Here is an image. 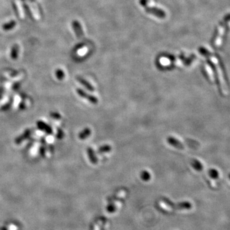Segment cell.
<instances>
[{
	"mask_svg": "<svg viewBox=\"0 0 230 230\" xmlns=\"http://www.w3.org/2000/svg\"><path fill=\"white\" fill-rule=\"evenodd\" d=\"M146 12L153 14L155 16L157 17L160 19H164L166 17V12L162 10L156 8V7H150V6H145Z\"/></svg>",
	"mask_w": 230,
	"mask_h": 230,
	"instance_id": "obj_1",
	"label": "cell"
},
{
	"mask_svg": "<svg viewBox=\"0 0 230 230\" xmlns=\"http://www.w3.org/2000/svg\"><path fill=\"white\" fill-rule=\"evenodd\" d=\"M77 93L79 95L80 97H81L82 98H86L88 101H90L91 103H92L93 104H97L98 103V98H97L95 96L91 95L90 94L86 93L85 91L78 88L77 90Z\"/></svg>",
	"mask_w": 230,
	"mask_h": 230,
	"instance_id": "obj_2",
	"label": "cell"
},
{
	"mask_svg": "<svg viewBox=\"0 0 230 230\" xmlns=\"http://www.w3.org/2000/svg\"><path fill=\"white\" fill-rule=\"evenodd\" d=\"M72 28L74 29L75 33L78 38H81L83 36V31L81 24L78 21H74L72 22Z\"/></svg>",
	"mask_w": 230,
	"mask_h": 230,
	"instance_id": "obj_3",
	"label": "cell"
},
{
	"mask_svg": "<svg viewBox=\"0 0 230 230\" xmlns=\"http://www.w3.org/2000/svg\"><path fill=\"white\" fill-rule=\"evenodd\" d=\"M167 141L170 145L173 146V147L177 148L178 149L183 150L184 149V146L182 144L180 141L177 140V139L174 138L173 137H167Z\"/></svg>",
	"mask_w": 230,
	"mask_h": 230,
	"instance_id": "obj_4",
	"label": "cell"
},
{
	"mask_svg": "<svg viewBox=\"0 0 230 230\" xmlns=\"http://www.w3.org/2000/svg\"><path fill=\"white\" fill-rule=\"evenodd\" d=\"M37 127H38V129L44 131V132H47V134H52L53 130L51 129V128L47 125V124L43 122L42 121H39L37 122Z\"/></svg>",
	"mask_w": 230,
	"mask_h": 230,
	"instance_id": "obj_5",
	"label": "cell"
},
{
	"mask_svg": "<svg viewBox=\"0 0 230 230\" xmlns=\"http://www.w3.org/2000/svg\"><path fill=\"white\" fill-rule=\"evenodd\" d=\"M77 80H78V81L79 82V83H81L82 85H83L86 88H87L88 90L92 91V92L94 91L95 89H94L93 86L91 85L90 83H89L87 81H86L85 79H84L83 78H81V77H78V78H77Z\"/></svg>",
	"mask_w": 230,
	"mask_h": 230,
	"instance_id": "obj_6",
	"label": "cell"
},
{
	"mask_svg": "<svg viewBox=\"0 0 230 230\" xmlns=\"http://www.w3.org/2000/svg\"><path fill=\"white\" fill-rule=\"evenodd\" d=\"M19 47L17 44H14L12 46L10 52V57L12 60L17 59L18 55H19Z\"/></svg>",
	"mask_w": 230,
	"mask_h": 230,
	"instance_id": "obj_7",
	"label": "cell"
},
{
	"mask_svg": "<svg viewBox=\"0 0 230 230\" xmlns=\"http://www.w3.org/2000/svg\"><path fill=\"white\" fill-rule=\"evenodd\" d=\"M87 152H88V155L89 159H90V160L91 161V162H92L94 164H96L98 162V159L96 157L93 150L92 148L89 147L87 150Z\"/></svg>",
	"mask_w": 230,
	"mask_h": 230,
	"instance_id": "obj_8",
	"label": "cell"
},
{
	"mask_svg": "<svg viewBox=\"0 0 230 230\" xmlns=\"http://www.w3.org/2000/svg\"><path fill=\"white\" fill-rule=\"evenodd\" d=\"M16 26V22L14 20H12L8 23L3 24L2 26V28L4 31H9L12 30L14 28H15Z\"/></svg>",
	"mask_w": 230,
	"mask_h": 230,
	"instance_id": "obj_9",
	"label": "cell"
},
{
	"mask_svg": "<svg viewBox=\"0 0 230 230\" xmlns=\"http://www.w3.org/2000/svg\"><path fill=\"white\" fill-rule=\"evenodd\" d=\"M90 134H91V130L89 129V128L86 127L79 133V137L80 140H85L87 137H88L90 136Z\"/></svg>",
	"mask_w": 230,
	"mask_h": 230,
	"instance_id": "obj_10",
	"label": "cell"
},
{
	"mask_svg": "<svg viewBox=\"0 0 230 230\" xmlns=\"http://www.w3.org/2000/svg\"><path fill=\"white\" fill-rule=\"evenodd\" d=\"M31 134V132L30 130L29 129H27L25 131V132H24V134L23 135H21V136L18 137L16 140H15V142L16 144H20L22 141H23L25 139H26L27 137H29V136H30Z\"/></svg>",
	"mask_w": 230,
	"mask_h": 230,
	"instance_id": "obj_11",
	"label": "cell"
},
{
	"mask_svg": "<svg viewBox=\"0 0 230 230\" xmlns=\"http://www.w3.org/2000/svg\"><path fill=\"white\" fill-rule=\"evenodd\" d=\"M191 166L194 167V169H196V171H202L203 169V165L202 164V163H201L199 160H196V159H193L191 162Z\"/></svg>",
	"mask_w": 230,
	"mask_h": 230,
	"instance_id": "obj_12",
	"label": "cell"
},
{
	"mask_svg": "<svg viewBox=\"0 0 230 230\" xmlns=\"http://www.w3.org/2000/svg\"><path fill=\"white\" fill-rule=\"evenodd\" d=\"M23 6L24 10V12L26 13V14L27 16L30 18V19H33V16L32 12H31V11L30 10V7H29V6L26 4V3H23Z\"/></svg>",
	"mask_w": 230,
	"mask_h": 230,
	"instance_id": "obj_13",
	"label": "cell"
},
{
	"mask_svg": "<svg viewBox=\"0 0 230 230\" xmlns=\"http://www.w3.org/2000/svg\"><path fill=\"white\" fill-rule=\"evenodd\" d=\"M112 150V148L110 145H104L102 147H100L99 149L98 150V153H107L111 152Z\"/></svg>",
	"mask_w": 230,
	"mask_h": 230,
	"instance_id": "obj_14",
	"label": "cell"
},
{
	"mask_svg": "<svg viewBox=\"0 0 230 230\" xmlns=\"http://www.w3.org/2000/svg\"><path fill=\"white\" fill-rule=\"evenodd\" d=\"M141 178L142 180L145 182H147L150 180V179L151 178V175L150 173L147 171H143L141 172Z\"/></svg>",
	"mask_w": 230,
	"mask_h": 230,
	"instance_id": "obj_15",
	"label": "cell"
},
{
	"mask_svg": "<svg viewBox=\"0 0 230 230\" xmlns=\"http://www.w3.org/2000/svg\"><path fill=\"white\" fill-rule=\"evenodd\" d=\"M56 76L58 80H63L65 78V73L63 70L60 68H58L56 70Z\"/></svg>",
	"mask_w": 230,
	"mask_h": 230,
	"instance_id": "obj_16",
	"label": "cell"
},
{
	"mask_svg": "<svg viewBox=\"0 0 230 230\" xmlns=\"http://www.w3.org/2000/svg\"><path fill=\"white\" fill-rule=\"evenodd\" d=\"M209 174L213 179H217L219 178V172L215 169H210L209 171Z\"/></svg>",
	"mask_w": 230,
	"mask_h": 230,
	"instance_id": "obj_17",
	"label": "cell"
},
{
	"mask_svg": "<svg viewBox=\"0 0 230 230\" xmlns=\"http://www.w3.org/2000/svg\"><path fill=\"white\" fill-rule=\"evenodd\" d=\"M51 116H52V117L54 119H57V120H59L61 118V116L59 114V113H55V112H53L51 113Z\"/></svg>",
	"mask_w": 230,
	"mask_h": 230,
	"instance_id": "obj_18",
	"label": "cell"
},
{
	"mask_svg": "<svg viewBox=\"0 0 230 230\" xmlns=\"http://www.w3.org/2000/svg\"><path fill=\"white\" fill-rule=\"evenodd\" d=\"M63 136H64V134H63V131H62L61 129H58V133L56 134V137L58 139H60V140H61V139L63 138Z\"/></svg>",
	"mask_w": 230,
	"mask_h": 230,
	"instance_id": "obj_19",
	"label": "cell"
},
{
	"mask_svg": "<svg viewBox=\"0 0 230 230\" xmlns=\"http://www.w3.org/2000/svg\"><path fill=\"white\" fill-rule=\"evenodd\" d=\"M140 4L143 6H147L148 3V0H140Z\"/></svg>",
	"mask_w": 230,
	"mask_h": 230,
	"instance_id": "obj_20",
	"label": "cell"
},
{
	"mask_svg": "<svg viewBox=\"0 0 230 230\" xmlns=\"http://www.w3.org/2000/svg\"><path fill=\"white\" fill-rule=\"evenodd\" d=\"M13 7H14V12H15L16 16L17 17H19V11H18V9H17V7L16 6V4H14V3H13Z\"/></svg>",
	"mask_w": 230,
	"mask_h": 230,
	"instance_id": "obj_21",
	"label": "cell"
},
{
	"mask_svg": "<svg viewBox=\"0 0 230 230\" xmlns=\"http://www.w3.org/2000/svg\"><path fill=\"white\" fill-rule=\"evenodd\" d=\"M40 153L42 156H44L45 155V149L43 148V147H41V149H40Z\"/></svg>",
	"mask_w": 230,
	"mask_h": 230,
	"instance_id": "obj_22",
	"label": "cell"
},
{
	"mask_svg": "<svg viewBox=\"0 0 230 230\" xmlns=\"http://www.w3.org/2000/svg\"><path fill=\"white\" fill-rule=\"evenodd\" d=\"M19 108H20L21 109H22V110H23V109H24L25 108V105H24L23 103H21V104H20V105H19Z\"/></svg>",
	"mask_w": 230,
	"mask_h": 230,
	"instance_id": "obj_23",
	"label": "cell"
},
{
	"mask_svg": "<svg viewBox=\"0 0 230 230\" xmlns=\"http://www.w3.org/2000/svg\"><path fill=\"white\" fill-rule=\"evenodd\" d=\"M228 177H229V180H230V173L229 174V175H228Z\"/></svg>",
	"mask_w": 230,
	"mask_h": 230,
	"instance_id": "obj_24",
	"label": "cell"
}]
</instances>
